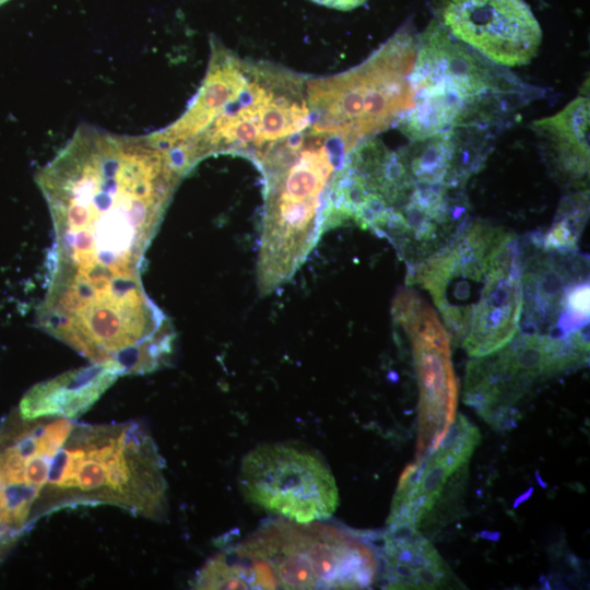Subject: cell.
Segmentation results:
<instances>
[{
  "mask_svg": "<svg viewBox=\"0 0 590 590\" xmlns=\"http://www.w3.org/2000/svg\"><path fill=\"white\" fill-rule=\"evenodd\" d=\"M575 366L564 340L519 331L503 347L468 363L463 399L493 427L508 428L521 417L516 405L536 382Z\"/></svg>",
  "mask_w": 590,
  "mask_h": 590,
  "instance_id": "cell-10",
  "label": "cell"
},
{
  "mask_svg": "<svg viewBox=\"0 0 590 590\" xmlns=\"http://www.w3.org/2000/svg\"><path fill=\"white\" fill-rule=\"evenodd\" d=\"M410 82L412 106L397 122L412 142L463 125L497 83L484 60L439 26L423 35Z\"/></svg>",
  "mask_w": 590,
  "mask_h": 590,
  "instance_id": "cell-8",
  "label": "cell"
},
{
  "mask_svg": "<svg viewBox=\"0 0 590 590\" xmlns=\"http://www.w3.org/2000/svg\"><path fill=\"white\" fill-rule=\"evenodd\" d=\"M8 0H0V5L5 3Z\"/></svg>",
  "mask_w": 590,
  "mask_h": 590,
  "instance_id": "cell-21",
  "label": "cell"
},
{
  "mask_svg": "<svg viewBox=\"0 0 590 590\" xmlns=\"http://www.w3.org/2000/svg\"><path fill=\"white\" fill-rule=\"evenodd\" d=\"M589 98L578 96L557 114L536 120L552 175L569 187H586L589 177Z\"/></svg>",
  "mask_w": 590,
  "mask_h": 590,
  "instance_id": "cell-16",
  "label": "cell"
},
{
  "mask_svg": "<svg viewBox=\"0 0 590 590\" xmlns=\"http://www.w3.org/2000/svg\"><path fill=\"white\" fill-rule=\"evenodd\" d=\"M520 252L522 310L518 331L569 338L588 332L589 262L577 251H551L534 235Z\"/></svg>",
  "mask_w": 590,
  "mask_h": 590,
  "instance_id": "cell-12",
  "label": "cell"
},
{
  "mask_svg": "<svg viewBox=\"0 0 590 590\" xmlns=\"http://www.w3.org/2000/svg\"><path fill=\"white\" fill-rule=\"evenodd\" d=\"M315 3L341 11H350L362 5L366 0H311Z\"/></svg>",
  "mask_w": 590,
  "mask_h": 590,
  "instance_id": "cell-19",
  "label": "cell"
},
{
  "mask_svg": "<svg viewBox=\"0 0 590 590\" xmlns=\"http://www.w3.org/2000/svg\"><path fill=\"white\" fill-rule=\"evenodd\" d=\"M440 20L457 40L504 67L529 63L542 42L523 0H442Z\"/></svg>",
  "mask_w": 590,
  "mask_h": 590,
  "instance_id": "cell-13",
  "label": "cell"
},
{
  "mask_svg": "<svg viewBox=\"0 0 590 590\" xmlns=\"http://www.w3.org/2000/svg\"><path fill=\"white\" fill-rule=\"evenodd\" d=\"M239 489L252 505L295 522L328 519L339 505L334 477L312 450L287 442L261 445L247 453Z\"/></svg>",
  "mask_w": 590,
  "mask_h": 590,
  "instance_id": "cell-9",
  "label": "cell"
},
{
  "mask_svg": "<svg viewBox=\"0 0 590 590\" xmlns=\"http://www.w3.org/2000/svg\"><path fill=\"white\" fill-rule=\"evenodd\" d=\"M307 81L283 67L252 61L246 83L225 102L184 113L155 131V138L182 176L219 153H238L256 163L273 144L310 125Z\"/></svg>",
  "mask_w": 590,
  "mask_h": 590,
  "instance_id": "cell-5",
  "label": "cell"
},
{
  "mask_svg": "<svg viewBox=\"0 0 590 590\" xmlns=\"http://www.w3.org/2000/svg\"><path fill=\"white\" fill-rule=\"evenodd\" d=\"M406 281L430 294L449 337L471 357L497 351L518 332L519 243L502 227L463 225L441 250L409 269Z\"/></svg>",
  "mask_w": 590,
  "mask_h": 590,
  "instance_id": "cell-2",
  "label": "cell"
},
{
  "mask_svg": "<svg viewBox=\"0 0 590 590\" xmlns=\"http://www.w3.org/2000/svg\"><path fill=\"white\" fill-rule=\"evenodd\" d=\"M349 152L340 138L308 126L256 163L266 184L257 267L261 295L288 282L320 238L324 199Z\"/></svg>",
  "mask_w": 590,
  "mask_h": 590,
  "instance_id": "cell-4",
  "label": "cell"
},
{
  "mask_svg": "<svg viewBox=\"0 0 590 590\" xmlns=\"http://www.w3.org/2000/svg\"><path fill=\"white\" fill-rule=\"evenodd\" d=\"M5 483H7L5 480L3 479V476L0 473V505H1L2 493H3V487H4Z\"/></svg>",
  "mask_w": 590,
  "mask_h": 590,
  "instance_id": "cell-20",
  "label": "cell"
},
{
  "mask_svg": "<svg viewBox=\"0 0 590 590\" xmlns=\"http://www.w3.org/2000/svg\"><path fill=\"white\" fill-rule=\"evenodd\" d=\"M393 321L411 343L418 386L416 460L434 451L456 418L458 382L450 337L434 310L411 290L392 304Z\"/></svg>",
  "mask_w": 590,
  "mask_h": 590,
  "instance_id": "cell-11",
  "label": "cell"
},
{
  "mask_svg": "<svg viewBox=\"0 0 590 590\" xmlns=\"http://www.w3.org/2000/svg\"><path fill=\"white\" fill-rule=\"evenodd\" d=\"M50 484L144 516L161 514L166 500L163 460L135 423L74 424L52 461Z\"/></svg>",
  "mask_w": 590,
  "mask_h": 590,
  "instance_id": "cell-6",
  "label": "cell"
},
{
  "mask_svg": "<svg viewBox=\"0 0 590 590\" xmlns=\"http://www.w3.org/2000/svg\"><path fill=\"white\" fill-rule=\"evenodd\" d=\"M416 50L412 33L401 30L361 64L308 79L309 128L340 138L351 150L389 128L412 106Z\"/></svg>",
  "mask_w": 590,
  "mask_h": 590,
  "instance_id": "cell-7",
  "label": "cell"
},
{
  "mask_svg": "<svg viewBox=\"0 0 590 590\" xmlns=\"http://www.w3.org/2000/svg\"><path fill=\"white\" fill-rule=\"evenodd\" d=\"M480 441L477 427L458 414L439 446L403 470L387 520L388 528L418 530L455 473L463 471Z\"/></svg>",
  "mask_w": 590,
  "mask_h": 590,
  "instance_id": "cell-14",
  "label": "cell"
},
{
  "mask_svg": "<svg viewBox=\"0 0 590 590\" xmlns=\"http://www.w3.org/2000/svg\"><path fill=\"white\" fill-rule=\"evenodd\" d=\"M588 214V190L565 198L548 232L538 238L541 247L551 251H577Z\"/></svg>",
  "mask_w": 590,
  "mask_h": 590,
  "instance_id": "cell-18",
  "label": "cell"
},
{
  "mask_svg": "<svg viewBox=\"0 0 590 590\" xmlns=\"http://www.w3.org/2000/svg\"><path fill=\"white\" fill-rule=\"evenodd\" d=\"M182 175L149 135L81 123L35 180L52 220V253L108 275L143 269Z\"/></svg>",
  "mask_w": 590,
  "mask_h": 590,
  "instance_id": "cell-1",
  "label": "cell"
},
{
  "mask_svg": "<svg viewBox=\"0 0 590 590\" xmlns=\"http://www.w3.org/2000/svg\"><path fill=\"white\" fill-rule=\"evenodd\" d=\"M382 556L388 589H439L452 578L435 546L411 527L388 528Z\"/></svg>",
  "mask_w": 590,
  "mask_h": 590,
  "instance_id": "cell-17",
  "label": "cell"
},
{
  "mask_svg": "<svg viewBox=\"0 0 590 590\" xmlns=\"http://www.w3.org/2000/svg\"><path fill=\"white\" fill-rule=\"evenodd\" d=\"M379 574L373 548L320 521L279 519L201 570L208 589H366Z\"/></svg>",
  "mask_w": 590,
  "mask_h": 590,
  "instance_id": "cell-3",
  "label": "cell"
},
{
  "mask_svg": "<svg viewBox=\"0 0 590 590\" xmlns=\"http://www.w3.org/2000/svg\"><path fill=\"white\" fill-rule=\"evenodd\" d=\"M121 376L111 365L93 363L34 385L21 399L24 421L75 420L87 412Z\"/></svg>",
  "mask_w": 590,
  "mask_h": 590,
  "instance_id": "cell-15",
  "label": "cell"
}]
</instances>
